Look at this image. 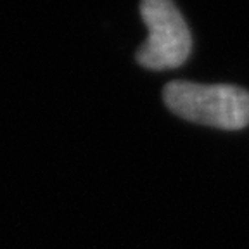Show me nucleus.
<instances>
[{"instance_id":"f03ea898","label":"nucleus","mask_w":249,"mask_h":249,"mask_svg":"<svg viewBox=\"0 0 249 249\" xmlns=\"http://www.w3.org/2000/svg\"><path fill=\"white\" fill-rule=\"evenodd\" d=\"M142 19L149 36L137 52V61L149 70H173L191 55L192 36L183 16L171 0H142Z\"/></svg>"},{"instance_id":"f257e3e1","label":"nucleus","mask_w":249,"mask_h":249,"mask_svg":"<svg viewBox=\"0 0 249 249\" xmlns=\"http://www.w3.org/2000/svg\"><path fill=\"white\" fill-rule=\"evenodd\" d=\"M163 95L168 107L187 121L222 130L249 124V92L239 87L171 82Z\"/></svg>"}]
</instances>
